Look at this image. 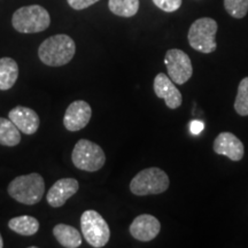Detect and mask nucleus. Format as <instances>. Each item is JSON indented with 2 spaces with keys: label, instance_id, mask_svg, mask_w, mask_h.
Instances as JSON below:
<instances>
[{
  "label": "nucleus",
  "instance_id": "nucleus-1",
  "mask_svg": "<svg viewBox=\"0 0 248 248\" xmlns=\"http://www.w3.org/2000/svg\"><path fill=\"white\" fill-rule=\"evenodd\" d=\"M76 45L68 35H54L48 37L38 48V57L43 63L51 67H61L73 60Z\"/></svg>",
  "mask_w": 248,
  "mask_h": 248
},
{
  "label": "nucleus",
  "instance_id": "nucleus-2",
  "mask_svg": "<svg viewBox=\"0 0 248 248\" xmlns=\"http://www.w3.org/2000/svg\"><path fill=\"white\" fill-rule=\"evenodd\" d=\"M8 194L17 202L32 206L43 199L45 193L44 178L39 173L18 176L9 183Z\"/></svg>",
  "mask_w": 248,
  "mask_h": 248
},
{
  "label": "nucleus",
  "instance_id": "nucleus-3",
  "mask_svg": "<svg viewBox=\"0 0 248 248\" xmlns=\"http://www.w3.org/2000/svg\"><path fill=\"white\" fill-rule=\"evenodd\" d=\"M12 24L17 32L37 33L47 29L51 24V16L42 6H24L14 12Z\"/></svg>",
  "mask_w": 248,
  "mask_h": 248
},
{
  "label": "nucleus",
  "instance_id": "nucleus-4",
  "mask_svg": "<svg viewBox=\"0 0 248 248\" xmlns=\"http://www.w3.org/2000/svg\"><path fill=\"white\" fill-rule=\"evenodd\" d=\"M170 184L169 177L163 170L152 167L141 170L133 177L130 183V191L135 195L161 194L168 190Z\"/></svg>",
  "mask_w": 248,
  "mask_h": 248
},
{
  "label": "nucleus",
  "instance_id": "nucleus-5",
  "mask_svg": "<svg viewBox=\"0 0 248 248\" xmlns=\"http://www.w3.org/2000/svg\"><path fill=\"white\" fill-rule=\"evenodd\" d=\"M217 22L210 17H202L194 21L187 35L191 47L201 53H213L217 48Z\"/></svg>",
  "mask_w": 248,
  "mask_h": 248
},
{
  "label": "nucleus",
  "instance_id": "nucleus-6",
  "mask_svg": "<svg viewBox=\"0 0 248 248\" xmlns=\"http://www.w3.org/2000/svg\"><path fill=\"white\" fill-rule=\"evenodd\" d=\"M71 160L76 168L84 171H98L106 162V155L102 148L88 139H80L74 147Z\"/></svg>",
  "mask_w": 248,
  "mask_h": 248
},
{
  "label": "nucleus",
  "instance_id": "nucleus-7",
  "mask_svg": "<svg viewBox=\"0 0 248 248\" xmlns=\"http://www.w3.org/2000/svg\"><path fill=\"white\" fill-rule=\"evenodd\" d=\"M80 228L82 234L90 246L101 248L106 246L109 241L110 230L109 225L105 218L95 210H85L80 216Z\"/></svg>",
  "mask_w": 248,
  "mask_h": 248
},
{
  "label": "nucleus",
  "instance_id": "nucleus-8",
  "mask_svg": "<svg viewBox=\"0 0 248 248\" xmlns=\"http://www.w3.org/2000/svg\"><path fill=\"white\" fill-rule=\"evenodd\" d=\"M164 63L168 70V76L175 84H185L193 74L191 59L182 49H169L164 57Z\"/></svg>",
  "mask_w": 248,
  "mask_h": 248
},
{
  "label": "nucleus",
  "instance_id": "nucleus-9",
  "mask_svg": "<svg viewBox=\"0 0 248 248\" xmlns=\"http://www.w3.org/2000/svg\"><path fill=\"white\" fill-rule=\"evenodd\" d=\"M92 116L91 106L84 100L71 102L63 117L64 128L69 131H79L88 125Z\"/></svg>",
  "mask_w": 248,
  "mask_h": 248
},
{
  "label": "nucleus",
  "instance_id": "nucleus-10",
  "mask_svg": "<svg viewBox=\"0 0 248 248\" xmlns=\"http://www.w3.org/2000/svg\"><path fill=\"white\" fill-rule=\"evenodd\" d=\"M153 88L156 97L163 99L170 109H176L182 105L183 98L181 91L176 88L175 83L166 74L160 73L155 76Z\"/></svg>",
  "mask_w": 248,
  "mask_h": 248
},
{
  "label": "nucleus",
  "instance_id": "nucleus-11",
  "mask_svg": "<svg viewBox=\"0 0 248 248\" xmlns=\"http://www.w3.org/2000/svg\"><path fill=\"white\" fill-rule=\"evenodd\" d=\"M130 233L139 241H151L161 231V223L155 216L142 214L133 219L130 225Z\"/></svg>",
  "mask_w": 248,
  "mask_h": 248
},
{
  "label": "nucleus",
  "instance_id": "nucleus-12",
  "mask_svg": "<svg viewBox=\"0 0 248 248\" xmlns=\"http://www.w3.org/2000/svg\"><path fill=\"white\" fill-rule=\"evenodd\" d=\"M79 188V184L74 178H61L52 185L46 195V200L48 204L54 208L62 207L70 199L73 195L77 193Z\"/></svg>",
  "mask_w": 248,
  "mask_h": 248
},
{
  "label": "nucleus",
  "instance_id": "nucleus-13",
  "mask_svg": "<svg viewBox=\"0 0 248 248\" xmlns=\"http://www.w3.org/2000/svg\"><path fill=\"white\" fill-rule=\"evenodd\" d=\"M214 152L225 155L231 161H240L244 157V144L231 132H222L214 140Z\"/></svg>",
  "mask_w": 248,
  "mask_h": 248
},
{
  "label": "nucleus",
  "instance_id": "nucleus-14",
  "mask_svg": "<svg viewBox=\"0 0 248 248\" xmlns=\"http://www.w3.org/2000/svg\"><path fill=\"white\" fill-rule=\"evenodd\" d=\"M8 119L13 122L21 132L33 135L39 128V116L35 110L24 106H16L8 113Z\"/></svg>",
  "mask_w": 248,
  "mask_h": 248
},
{
  "label": "nucleus",
  "instance_id": "nucleus-15",
  "mask_svg": "<svg viewBox=\"0 0 248 248\" xmlns=\"http://www.w3.org/2000/svg\"><path fill=\"white\" fill-rule=\"evenodd\" d=\"M53 234L62 247L77 248L82 245V235L74 226L58 224L54 226Z\"/></svg>",
  "mask_w": 248,
  "mask_h": 248
},
{
  "label": "nucleus",
  "instance_id": "nucleus-16",
  "mask_svg": "<svg viewBox=\"0 0 248 248\" xmlns=\"http://www.w3.org/2000/svg\"><path fill=\"white\" fill-rule=\"evenodd\" d=\"M18 77V66L12 58L0 59V90L6 91L13 88Z\"/></svg>",
  "mask_w": 248,
  "mask_h": 248
},
{
  "label": "nucleus",
  "instance_id": "nucleus-17",
  "mask_svg": "<svg viewBox=\"0 0 248 248\" xmlns=\"http://www.w3.org/2000/svg\"><path fill=\"white\" fill-rule=\"evenodd\" d=\"M8 228L17 234L33 235L39 230V222L32 216H17L8 222Z\"/></svg>",
  "mask_w": 248,
  "mask_h": 248
},
{
  "label": "nucleus",
  "instance_id": "nucleus-18",
  "mask_svg": "<svg viewBox=\"0 0 248 248\" xmlns=\"http://www.w3.org/2000/svg\"><path fill=\"white\" fill-rule=\"evenodd\" d=\"M21 131L9 119L0 117V145L16 146L21 141Z\"/></svg>",
  "mask_w": 248,
  "mask_h": 248
},
{
  "label": "nucleus",
  "instance_id": "nucleus-19",
  "mask_svg": "<svg viewBox=\"0 0 248 248\" xmlns=\"http://www.w3.org/2000/svg\"><path fill=\"white\" fill-rule=\"evenodd\" d=\"M108 7L113 14L122 17H131L137 14L139 0H109Z\"/></svg>",
  "mask_w": 248,
  "mask_h": 248
},
{
  "label": "nucleus",
  "instance_id": "nucleus-20",
  "mask_svg": "<svg viewBox=\"0 0 248 248\" xmlns=\"http://www.w3.org/2000/svg\"><path fill=\"white\" fill-rule=\"evenodd\" d=\"M234 109L239 115L248 116V77H245L238 86Z\"/></svg>",
  "mask_w": 248,
  "mask_h": 248
},
{
  "label": "nucleus",
  "instance_id": "nucleus-21",
  "mask_svg": "<svg viewBox=\"0 0 248 248\" xmlns=\"http://www.w3.org/2000/svg\"><path fill=\"white\" fill-rule=\"evenodd\" d=\"M224 8L232 17L243 18L248 12V0H224Z\"/></svg>",
  "mask_w": 248,
  "mask_h": 248
},
{
  "label": "nucleus",
  "instance_id": "nucleus-22",
  "mask_svg": "<svg viewBox=\"0 0 248 248\" xmlns=\"http://www.w3.org/2000/svg\"><path fill=\"white\" fill-rule=\"evenodd\" d=\"M154 5L167 13H172L181 8L182 0H153Z\"/></svg>",
  "mask_w": 248,
  "mask_h": 248
},
{
  "label": "nucleus",
  "instance_id": "nucleus-23",
  "mask_svg": "<svg viewBox=\"0 0 248 248\" xmlns=\"http://www.w3.org/2000/svg\"><path fill=\"white\" fill-rule=\"evenodd\" d=\"M67 1L71 8L76 9V11H82V9H85L90 7V6L94 5L99 0H67Z\"/></svg>",
  "mask_w": 248,
  "mask_h": 248
},
{
  "label": "nucleus",
  "instance_id": "nucleus-24",
  "mask_svg": "<svg viewBox=\"0 0 248 248\" xmlns=\"http://www.w3.org/2000/svg\"><path fill=\"white\" fill-rule=\"evenodd\" d=\"M203 128H204L203 123L200 122V121H192V122H191L190 129H191V132L194 133V135H198V133H200L203 130Z\"/></svg>",
  "mask_w": 248,
  "mask_h": 248
},
{
  "label": "nucleus",
  "instance_id": "nucleus-25",
  "mask_svg": "<svg viewBox=\"0 0 248 248\" xmlns=\"http://www.w3.org/2000/svg\"><path fill=\"white\" fill-rule=\"evenodd\" d=\"M2 247H4V240H2L1 234H0V248H2Z\"/></svg>",
  "mask_w": 248,
  "mask_h": 248
}]
</instances>
